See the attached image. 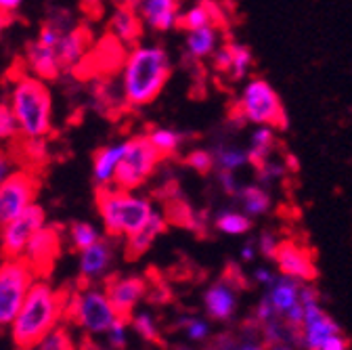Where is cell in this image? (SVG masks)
Returning a JSON list of instances; mask_svg holds the SVG:
<instances>
[{
    "instance_id": "cell-15",
    "label": "cell",
    "mask_w": 352,
    "mask_h": 350,
    "mask_svg": "<svg viewBox=\"0 0 352 350\" xmlns=\"http://www.w3.org/2000/svg\"><path fill=\"white\" fill-rule=\"evenodd\" d=\"M304 306V321H302V346L313 348V350H321V344L342 331L340 325L321 309L319 302H311V304H302Z\"/></svg>"
},
{
    "instance_id": "cell-1",
    "label": "cell",
    "mask_w": 352,
    "mask_h": 350,
    "mask_svg": "<svg viewBox=\"0 0 352 350\" xmlns=\"http://www.w3.org/2000/svg\"><path fill=\"white\" fill-rule=\"evenodd\" d=\"M172 63L157 45H135L126 49L122 61V97L130 107L153 103L170 80Z\"/></svg>"
},
{
    "instance_id": "cell-16",
    "label": "cell",
    "mask_w": 352,
    "mask_h": 350,
    "mask_svg": "<svg viewBox=\"0 0 352 350\" xmlns=\"http://www.w3.org/2000/svg\"><path fill=\"white\" fill-rule=\"evenodd\" d=\"M273 260L277 262L283 275H289L298 281H315L319 275L311 256H306V252L292 241H281L275 250Z\"/></svg>"
},
{
    "instance_id": "cell-47",
    "label": "cell",
    "mask_w": 352,
    "mask_h": 350,
    "mask_svg": "<svg viewBox=\"0 0 352 350\" xmlns=\"http://www.w3.org/2000/svg\"><path fill=\"white\" fill-rule=\"evenodd\" d=\"M11 172H13V166H11L9 153L7 151H0V183H3Z\"/></svg>"
},
{
    "instance_id": "cell-11",
    "label": "cell",
    "mask_w": 352,
    "mask_h": 350,
    "mask_svg": "<svg viewBox=\"0 0 352 350\" xmlns=\"http://www.w3.org/2000/svg\"><path fill=\"white\" fill-rule=\"evenodd\" d=\"M105 294L120 317H130L147 296L149 283L139 275H113L105 279Z\"/></svg>"
},
{
    "instance_id": "cell-13",
    "label": "cell",
    "mask_w": 352,
    "mask_h": 350,
    "mask_svg": "<svg viewBox=\"0 0 352 350\" xmlns=\"http://www.w3.org/2000/svg\"><path fill=\"white\" fill-rule=\"evenodd\" d=\"M145 28L153 32H170L179 28L181 0H135V5Z\"/></svg>"
},
{
    "instance_id": "cell-36",
    "label": "cell",
    "mask_w": 352,
    "mask_h": 350,
    "mask_svg": "<svg viewBox=\"0 0 352 350\" xmlns=\"http://www.w3.org/2000/svg\"><path fill=\"white\" fill-rule=\"evenodd\" d=\"M185 162L197 174H208V172H212V168H216L214 166V155L208 149H193V151H189Z\"/></svg>"
},
{
    "instance_id": "cell-17",
    "label": "cell",
    "mask_w": 352,
    "mask_h": 350,
    "mask_svg": "<svg viewBox=\"0 0 352 350\" xmlns=\"http://www.w3.org/2000/svg\"><path fill=\"white\" fill-rule=\"evenodd\" d=\"M235 289L237 287L227 277L218 279L216 283H212L206 289V294H204V309H206L210 319L220 321V323L233 319V315L237 311V294H235Z\"/></svg>"
},
{
    "instance_id": "cell-26",
    "label": "cell",
    "mask_w": 352,
    "mask_h": 350,
    "mask_svg": "<svg viewBox=\"0 0 352 350\" xmlns=\"http://www.w3.org/2000/svg\"><path fill=\"white\" fill-rule=\"evenodd\" d=\"M273 145H275V128L267 126V124H258V128L252 135V147L248 151V164H252L254 168L262 166L269 160Z\"/></svg>"
},
{
    "instance_id": "cell-45",
    "label": "cell",
    "mask_w": 352,
    "mask_h": 350,
    "mask_svg": "<svg viewBox=\"0 0 352 350\" xmlns=\"http://www.w3.org/2000/svg\"><path fill=\"white\" fill-rule=\"evenodd\" d=\"M80 5L88 15H93V17H99L103 11V0H80Z\"/></svg>"
},
{
    "instance_id": "cell-49",
    "label": "cell",
    "mask_w": 352,
    "mask_h": 350,
    "mask_svg": "<svg viewBox=\"0 0 352 350\" xmlns=\"http://www.w3.org/2000/svg\"><path fill=\"white\" fill-rule=\"evenodd\" d=\"M285 168H287V172H298L300 170V162L296 160V155H292V153L285 155Z\"/></svg>"
},
{
    "instance_id": "cell-37",
    "label": "cell",
    "mask_w": 352,
    "mask_h": 350,
    "mask_svg": "<svg viewBox=\"0 0 352 350\" xmlns=\"http://www.w3.org/2000/svg\"><path fill=\"white\" fill-rule=\"evenodd\" d=\"M183 329L185 336L191 342H206L210 338V323L201 317H187L183 319Z\"/></svg>"
},
{
    "instance_id": "cell-12",
    "label": "cell",
    "mask_w": 352,
    "mask_h": 350,
    "mask_svg": "<svg viewBox=\"0 0 352 350\" xmlns=\"http://www.w3.org/2000/svg\"><path fill=\"white\" fill-rule=\"evenodd\" d=\"M61 243H63V233L59 227H51L44 225L25 245L23 250V258L30 262V267L38 273V275H47L53 265L57 262L59 254H61Z\"/></svg>"
},
{
    "instance_id": "cell-29",
    "label": "cell",
    "mask_w": 352,
    "mask_h": 350,
    "mask_svg": "<svg viewBox=\"0 0 352 350\" xmlns=\"http://www.w3.org/2000/svg\"><path fill=\"white\" fill-rule=\"evenodd\" d=\"M147 139L162 153V157L174 155L176 151L181 149V145L185 141V137L179 133V130H174V128H153V130H149Z\"/></svg>"
},
{
    "instance_id": "cell-39",
    "label": "cell",
    "mask_w": 352,
    "mask_h": 350,
    "mask_svg": "<svg viewBox=\"0 0 352 350\" xmlns=\"http://www.w3.org/2000/svg\"><path fill=\"white\" fill-rule=\"evenodd\" d=\"M212 63H214V69L218 74H229L231 72V49L229 45L227 47H220L212 53Z\"/></svg>"
},
{
    "instance_id": "cell-23",
    "label": "cell",
    "mask_w": 352,
    "mask_h": 350,
    "mask_svg": "<svg viewBox=\"0 0 352 350\" xmlns=\"http://www.w3.org/2000/svg\"><path fill=\"white\" fill-rule=\"evenodd\" d=\"M185 49H187V55L195 61H204L212 57V53L218 49V28L214 23H208V25L189 30Z\"/></svg>"
},
{
    "instance_id": "cell-8",
    "label": "cell",
    "mask_w": 352,
    "mask_h": 350,
    "mask_svg": "<svg viewBox=\"0 0 352 350\" xmlns=\"http://www.w3.org/2000/svg\"><path fill=\"white\" fill-rule=\"evenodd\" d=\"M36 277L38 273L23 256L3 258L0 262V327L11 325Z\"/></svg>"
},
{
    "instance_id": "cell-5",
    "label": "cell",
    "mask_w": 352,
    "mask_h": 350,
    "mask_svg": "<svg viewBox=\"0 0 352 350\" xmlns=\"http://www.w3.org/2000/svg\"><path fill=\"white\" fill-rule=\"evenodd\" d=\"M120 315L111 306L105 289H99L95 285H86L80 289L67 292L65 298V315L63 321L74 323L88 336H103L107 327L118 319Z\"/></svg>"
},
{
    "instance_id": "cell-43",
    "label": "cell",
    "mask_w": 352,
    "mask_h": 350,
    "mask_svg": "<svg viewBox=\"0 0 352 350\" xmlns=\"http://www.w3.org/2000/svg\"><path fill=\"white\" fill-rule=\"evenodd\" d=\"M346 348H350V340H348L342 331L329 336V338L321 344V350H346Z\"/></svg>"
},
{
    "instance_id": "cell-25",
    "label": "cell",
    "mask_w": 352,
    "mask_h": 350,
    "mask_svg": "<svg viewBox=\"0 0 352 350\" xmlns=\"http://www.w3.org/2000/svg\"><path fill=\"white\" fill-rule=\"evenodd\" d=\"M218 21H223V11H220V7L214 3V0H199L195 7L181 13L179 28L189 32V30H195V28H201L208 23L216 25Z\"/></svg>"
},
{
    "instance_id": "cell-14",
    "label": "cell",
    "mask_w": 352,
    "mask_h": 350,
    "mask_svg": "<svg viewBox=\"0 0 352 350\" xmlns=\"http://www.w3.org/2000/svg\"><path fill=\"white\" fill-rule=\"evenodd\" d=\"M113 262V248L107 239H99L93 245L80 250L78 256V273L86 283H95L109 277V269Z\"/></svg>"
},
{
    "instance_id": "cell-9",
    "label": "cell",
    "mask_w": 352,
    "mask_h": 350,
    "mask_svg": "<svg viewBox=\"0 0 352 350\" xmlns=\"http://www.w3.org/2000/svg\"><path fill=\"white\" fill-rule=\"evenodd\" d=\"M47 225V214L34 201L23 212L0 223V254L3 258L21 256L30 239Z\"/></svg>"
},
{
    "instance_id": "cell-19",
    "label": "cell",
    "mask_w": 352,
    "mask_h": 350,
    "mask_svg": "<svg viewBox=\"0 0 352 350\" xmlns=\"http://www.w3.org/2000/svg\"><path fill=\"white\" fill-rule=\"evenodd\" d=\"M109 34L126 49L139 45L143 36V21L130 3H122L116 7V11L109 17Z\"/></svg>"
},
{
    "instance_id": "cell-40",
    "label": "cell",
    "mask_w": 352,
    "mask_h": 350,
    "mask_svg": "<svg viewBox=\"0 0 352 350\" xmlns=\"http://www.w3.org/2000/svg\"><path fill=\"white\" fill-rule=\"evenodd\" d=\"M273 317H277V313H275L273 304H271V298H269V296H264V298L260 300V304H258L254 319L262 325V323H267V321L273 319Z\"/></svg>"
},
{
    "instance_id": "cell-42",
    "label": "cell",
    "mask_w": 352,
    "mask_h": 350,
    "mask_svg": "<svg viewBox=\"0 0 352 350\" xmlns=\"http://www.w3.org/2000/svg\"><path fill=\"white\" fill-rule=\"evenodd\" d=\"M277 245H279V243H277L275 235L269 233V231H264V233L260 235V239H258V250H260L262 256H267V258H273V256H275Z\"/></svg>"
},
{
    "instance_id": "cell-33",
    "label": "cell",
    "mask_w": 352,
    "mask_h": 350,
    "mask_svg": "<svg viewBox=\"0 0 352 350\" xmlns=\"http://www.w3.org/2000/svg\"><path fill=\"white\" fill-rule=\"evenodd\" d=\"M212 155H214V166H218V170H237L248 164V151L229 145H218L212 151Z\"/></svg>"
},
{
    "instance_id": "cell-44",
    "label": "cell",
    "mask_w": 352,
    "mask_h": 350,
    "mask_svg": "<svg viewBox=\"0 0 352 350\" xmlns=\"http://www.w3.org/2000/svg\"><path fill=\"white\" fill-rule=\"evenodd\" d=\"M254 279H256V283H260V285H264V287H271V285L275 283L277 275H275L273 271H269V269H258V271L254 273Z\"/></svg>"
},
{
    "instance_id": "cell-3",
    "label": "cell",
    "mask_w": 352,
    "mask_h": 350,
    "mask_svg": "<svg viewBox=\"0 0 352 350\" xmlns=\"http://www.w3.org/2000/svg\"><path fill=\"white\" fill-rule=\"evenodd\" d=\"M9 107L17 120L19 137L44 139L53 128V97L44 80L23 72L9 91Z\"/></svg>"
},
{
    "instance_id": "cell-7",
    "label": "cell",
    "mask_w": 352,
    "mask_h": 350,
    "mask_svg": "<svg viewBox=\"0 0 352 350\" xmlns=\"http://www.w3.org/2000/svg\"><path fill=\"white\" fill-rule=\"evenodd\" d=\"M160 162H162V153L151 145L147 135H139L126 141L124 155L113 177V187L128 189V191L143 187L151 174L157 170Z\"/></svg>"
},
{
    "instance_id": "cell-38",
    "label": "cell",
    "mask_w": 352,
    "mask_h": 350,
    "mask_svg": "<svg viewBox=\"0 0 352 350\" xmlns=\"http://www.w3.org/2000/svg\"><path fill=\"white\" fill-rule=\"evenodd\" d=\"M107 344L111 348H124L126 342H128V319L126 317H118L109 327L107 331L103 333Z\"/></svg>"
},
{
    "instance_id": "cell-20",
    "label": "cell",
    "mask_w": 352,
    "mask_h": 350,
    "mask_svg": "<svg viewBox=\"0 0 352 350\" xmlns=\"http://www.w3.org/2000/svg\"><path fill=\"white\" fill-rule=\"evenodd\" d=\"M166 227H168V218H166V214L164 212H160V210H153L151 212V216H149V221L139 229V231H135L132 235H128L126 237V258L128 260H137V258H141L145 252H149V248L155 243V239L166 231Z\"/></svg>"
},
{
    "instance_id": "cell-41",
    "label": "cell",
    "mask_w": 352,
    "mask_h": 350,
    "mask_svg": "<svg viewBox=\"0 0 352 350\" xmlns=\"http://www.w3.org/2000/svg\"><path fill=\"white\" fill-rule=\"evenodd\" d=\"M218 183H220V189L229 195H235L237 193V177L233 174V170H220L218 172Z\"/></svg>"
},
{
    "instance_id": "cell-30",
    "label": "cell",
    "mask_w": 352,
    "mask_h": 350,
    "mask_svg": "<svg viewBox=\"0 0 352 350\" xmlns=\"http://www.w3.org/2000/svg\"><path fill=\"white\" fill-rule=\"evenodd\" d=\"M74 346H76V342H74V336L69 331V325H67V321H61L53 329H49L47 333H44V338L38 342L36 348H42V350H69Z\"/></svg>"
},
{
    "instance_id": "cell-48",
    "label": "cell",
    "mask_w": 352,
    "mask_h": 350,
    "mask_svg": "<svg viewBox=\"0 0 352 350\" xmlns=\"http://www.w3.org/2000/svg\"><path fill=\"white\" fill-rule=\"evenodd\" d=\"M254 256H256V245H254V243H245V245L241 248V258H243L245 262H250V260H254Z\"/></svg>"
},
{
    "instance_id": "cell-31",
    "label": "cell",
    "mask_w": 352,
    "mask_h": 350,
    "mask_svg": "<svg viewBox=\"0 0 352 350\" xmlns=\"http://www.w3.org/2000/svg\"><path fill=\"white\" fill-rule=\"evenodd\" d=\"M128 323L132 325V329H135V333L141 338V340H145V342H153V344H157L160 340H162V336H160V327H157V321H155V317L151 315V313H147V311H141V313H132L130 317H128Z\"/></svg>"
},
{
    "instance_id": "cell-22",
    "label": "cell",
    "mask_w": 352,
    "mask_h": 350,
    "mask_svg": "<svg viewBox=\"0 0 352 350\" xmlns=\"http://www.w3.org/2000/svg\"><path fill=\"white\" fill-rule=\"evenodd\" d=\"M124 149H126V141L97 149V153L93 157V179L99 187L113 185V177H116L118 164L124 155Z\"/></svg>"
},
{
    "instance_id": "cell-10",
    "label": "cell",
    "mask_w": 352,
    "mask_h": 350,
    "mask_svg": "<svg viewBox=\"0 0 352 350\" xmlns=\"http://www.w3.org/2000/svg\"><path fill=\"white\" fill-rule=\"evenodd\" d=\"M38 179L32 170H15L0 183V223L9 221L36 201Z\"/></svg>"
},
{
    "instance_id": "cell-4",
    "label": "cell",
    "mask_w": 352,
    "mask_h": 350,
    "mask_svg": "<svg viewBox=\"0 0 352 350\" xmlns=\"http://www.w3.org/2000/svg\"><path fill=\"white\" fill-rule=\"evenodd\" d=\"M97 210L103 221L105 233L111 239H126L149 221L155 208L153 201L145 195L109 185L99 187Z\"/></svg>"
},
{
    "instance_id": "cell-24",
    "label": "cell",
    "mask_w": 352,
    "mask_h": 350,
    "mask_svg": "<svg viewBox=\"0 0 352 350\" xmlns=\"http://www.w3.org/2000/svg\"><path fill=\"white\" fill-rule=\"evenodd\" d=\"M300 285L302 281L289 277V275H277L275 283L269 287V298H271V304H273V309L277 313V317H281L292 304L298 302V292H300Z\"/></svg>"
},
{
    "instance_id": "cell-21",
    "label": "cell",
    "mask_w": 352,
    "mask_h": 350,
    "mask_svg": "<svg viewBox=\"0 0 352 350\" xmlns=\"http://www.w3.org/2000/svg\"><path fill=\"white\" fill-rule=\"evenodd\" d=\"M57 57L63 69H76L88 53V32L86 28H69L57 42Z\"/></svg>"
},
{
    "instance_id": "cell-27",
    "label": "cell",
    "mask_w": 352,
    "mask_h": 350,
    "mask_svg": "<svg viewBox=\"0 0 352 350\" xmlns=\"http://www.w3.org/2000/svg\"><path fill=\"white\" fill-rule=\"evenodd\" d=\"M212 225L220 233L237 237V235H245L252 229V216H248L245 212H237V210H223L220 214H216Z\"/></svg>"
},
{
    "instance_id": "cell-35",
    "label": "cell",
    "mask_w": 352,
    "mask_h": 350,
    "mask_svg": "<svg viewBox=\"0 0 352 350\" xmlns=\"http://www.w3.org/2000/svg\"><path fill=\"white\" fill-rule=\"evenodd\" d=\"M17 137H19V128L9 103H0V143L13 141Z\"/></svg>"
},
{
    "instance_id": "cell-50",
    "label": "cell",
    "mask_w": 352,
    "mask_h": 350,
    "mask_svg": "<svg viewBox=\"0 0 352 350\" xmlns=\"http://www.w3.org/2000/svg\"><path fill=\"white\" fill-rule=\"evenodd\" d=\"M11 17H5V15H0V36H3V30H5V25H7V21H9Z\"/></svg>"
},
{
    "instance_id": "cell-34",
    "label": "cell",
    "mask_w": 352,
    "mask_h": 350,
    "mask_svg": "<svg viewBox=\"0 0 352 350\" xmlns=\"http://www.w3.org/2000/svg\"><path fill=\"white\" fill-rule=\"evenodd\" d=\"M229 49H231V72H229V76L233 80H241L248 76V72L254 63L252 51L245 45H237V42H231Z\"/></svg>"
},
{
    "instance_id": "cell-32",
    "label": "cell",
    "mask_w": 352,
    "mask_h": 350,
    "mask_svg": "<svg viewBox=\"0 0 352 350\" xmlns=\"http://www.w3.org/2000/svg\"><path fill=\"white\" fill-rule=\"evenodd\" d=\"M67 239H69L72 248L80 252V250H84V248H88V245H93L95 241H99V239H101V233H99V229H97L95 225H91V223L76 221V223H72V227L67 229Z\"/></svg>"
},
{
    "instance_id": "cell-46",
    "label": "cell",
    "mask_w": 352,
    "mask_h": 350,
    "mask_svg": "<svg viewBox=\"0 0 352 350\" xmlns=\"http://www.w3.org/2000/svg\"><path fill=\"white\" fill-rule=\"evenodd\" d=\"M23 0H0V15L5 17H13L17 13V9L21 7Z\"/></svg>"
},
{
    "instance_id": "cell-28",
    "label": "cell",
    "mask_w": 352,
    "mask_h": 350,
    "mask_svg": "<svg viewBox=\"0 0 352 350\" xmlns=\"http://www.w3.org/2000/svg\"><path fill=\"white\" fill-rule=\"evenodd\" d=\"M241 201V208L248 216H262L271 210V195L258 185H248L243 189H237L235 193Z\"/></svg>"
},
{
    "instance_id": "cell-6",
    "label": "cell",
    "mask_w": 352,
    "mask_h": 350,
    "mask_svg": "<svg viewBox=\"0 0 352 350\" xmlns=\"http://www.w3.org/2000/svg\"><path fill=\"white\" fill-rule=\"evenodd\" d=\"M235 111L239 120L252 122V124H267L273 128H287V116L281 105L279 95L275 89L260 78L250 80L245 89L235 103Z\"/></svg>"
},
{
    "instance_id": "cell-18",
    "label": "cell",
    "mask_w": 352,
    "mask_h": 350,
    "mask_svg": "<svg viewBox=\"0 0 352 350\" xmlns=\"http://www.w3.org/2000/svg\"><path fill=\"white\" fill-rule=\"evenodd\" d=\"M28 74L44 80V82H53L61 76L63 65L57 57V51L49 45H42L40 40H34L25 49V61H23Z\"/></svg>"
},
{
    "instance_id": "cell-2",
    "label": "cell",
    "mask_w": 352,
    "mask_h": 350,
    "mask_svg": "<svg viewBox=\"0 0 352 350\" xmlns=\"http://www.w3.org/2000/svg\"><path fill=\"white\" fill-rule=\"evenodd\" d=\"M67 292L53 287L47 279H38L28 289L23 304L11 321V338L17 348H36L49 329L63 321Z\"/></svg>"
}]
</instances>
